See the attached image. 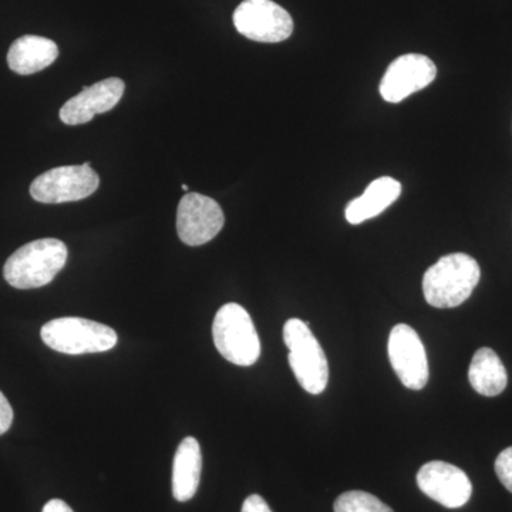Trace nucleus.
I'll list each match as a JSON object with an SVG mask.
<instances>
[{"label": "nucleus", "mask_w": 512, "mask_h": 512, "mask_svg": "<svg viewBox=\"0 0 512 512\" xmlns=\"http://www.w3.org/2000/svg\"><path fill=\"white\" fill-rule=\"evenodd\" d=\"M480 278V265L473 256L463 252L443 256L424 274V298L433 308H457L470 298Z\"/></svg>", "instance_id": "obj_1"}, {"label": "nucleus", "mask_w": 512, "mask_h": 512, "mask_svg": "<svg viewBox=\"0 0 512 512\" xmlns=\"http://www.w3.org/2000/svg\"><path fill=\"white\" fill-rule=\"evenodd\" d=\"M66 244L60 239L43 238L13 252L3 266V276L16 289H36L49 285L67 262Z\"/></svg>", "instance_id": "obj_2"}, {"label": "nucleus", "mask_w": 512, "mask_h": 512, "mask_svg": "<svg viewBox=\"0 0 512 512\" xmlns=\"http://www.w3.org/2000/svg\"><path fill=\"white\" fill-rule=\"evenodd\" d=\"M215 348L238 366H252L261 356V340L249 313L238 303H227L212 323Z\"/></svg>", "instance_id": "obj_3"}, {"label": "nucleus", "mask_w": 512, "mask_h": 512, "mask_svg": "<svg viewBox=\"0 0 512 512\" xmlns=\"http://www.w3.org/2000/svg\"><path fill=\"white\" fill-rule=\"evenodd\" d=\"M43 342L64 355L103 353L116 348V330L103 323L83 318H57L40 330Z\"/></svg>", "instance_id": "obj_4"}, {"label": "nucleus", "mask_w": 512, "mask_h": 512, "mask_svg": "<svg viewBox=\"0 0 512 512\" xmlns=\"http://www.w3.org/2000/svg\"><path fill=\"white\" fill-rule=\"evenodd\" d=\"M284 340L289 349V365L303 390L311 394L325 392L329 382L328 359L308 323L289 319L284 326Z\"/></svg>", "instance_id": "obj_5"}, {"label": "nucleus", "mask_w": 512, "mask_h": 512, "mask_svg": "<svg viewBox=\"0 0 512 512\" xmlns=\"http://www.w3.org/2000/svg\"><path fill=\"white\" fill-rule=\"evenodd\" d=\"M99 185V175L87 161L82 165L52 168L39 175L30 185V195L42 204H63L90 197Z\"/></svg>", "instance_id": "obj_6"}, {"label": "nucleus", "mask_w": 512, "mask_h": 512, "mask_svg": "<svg viewBox=\"0 0 512 512\" xmlns=\"http://www.w3.org/2000/svg\"><path fill=\"white\" fill-rule=\"evenodd\" d=\"M234 25L242 36L261 43H279L293 32L291 15L272 0H244L235 9Z\"/></svg>", "instance_id": "obj_7"}, {"label": "nucleus", "mask_w": 512, "mask_h": 512, "mask_svg": "<svg viewBox=\"0 0 512 512\" xmlns=\"http://www.w3.org/2000/svg\"><path fill=\"white\" fill-rule=\"evenodd\" d=\"M224 222L220 204L207 195L188 192L178 204V237L190 247H200L212 241L220 234Z\"/></svg>", "instance_id": "obj_8"}, {"label": "nucleus", "mask_w": 512, "mask_h": 512, "mask_svg": "<svg viewBox=\"0 0 512 512\" xmlns=\"http://www.w3.org/2000/svg\"><path fill=\"white\" fill-rule=\"evenodd\" d=\"M390 365L404 387L421 390L429 382L426 349L416 330L409 325L394 326L387 343Z\"/></svg>", "instance_id": "obj_9"}, {"label": "nucleus", "mask_w": 512, "mask_h": 512, "mask_svg": "<svg viewBox=\"0 0 512 512\" xmlns=\"http://www.w3.org/2000/svg\"><path fill=\"white\" fill-rule=\"evenodd\" d=\"M437 67L424 55L410 53L397 57L384 73L380 94L389 103H400L434 82Z\"/></svg>", "instance_id": "obj_10"}, {"label": "nucleus", "mask_w": 512, "mask_h": 512, "mask_svg": "<svg viewBox=\"0 0 512 512\" xmlns=\"http://www.w3.org/2000/svg\"><path fill=\"white\" fill-rule=\"evenodd\" d=\"M417 485L421 493L451 510L466 505L473 494V485L467 474L444 461L424 464L417 474Z\"/></svg>", "instance_id": "obj_11"}, {"label": "nucleus", "mask_w": 512, "mask_h": 512, "mask_svg": "<svg viewBox=\"0 0 512 512\" xmlns=\"http://www.w3.org/2000/svg\"><path fill=\"white\" fill-rule=\"evenodd\" d=\"M126 84L119 77H109L67 100L60 110V120L67 126H79L93 120L96 114L107 113L119 104Z\"/></svg>", "instance_id": "obj_12"}, {"label": "nucleus", "mask_w": 512, "mask_h": 512, "mask_svg": "<svg viewBox=\"0 0 512 512\" xmlns=\"http://www.w3.org/2000/svg\"><path fill=\"white\" fill-rule=\"evenodd\" d=\"M59 56V47L53 40L46 37L26 35L19 37L12 43L8 53L10 70L29 76L42 72L50 64L56 62Z\"/></svg>", "instance_id": "obj_13"}, {"label": "nucleus", "mask_w": 512, "mask_h": 512, "mask_svg": "<svg viewBox=\"0 0 512 512\" xmlns=\"http://www.w3.org/2000/svg\"><path fill=\"white\" fill-rule=\"evenodd\" d=\"M402 194V184L392 177H380L372 181L365 192L350 201L345 215L349 224L359 225L372 220L390 207Z\"/></svg>", "instance_id": "obj_14"}, {"label": "nucleus", "mask_w": 512, "mask_h": 512, "mask_svg": "<svg viewBox=\"0 0 512 512\" xmlns=\"http://www.w3.org/2000/svg\"><path fill=\"white\" fill-rule=\"evenodd\" d=\"M202 471L201 446L194 437H185L177 448L173 464V495L187 503L197 494Z\"/></svg>", "instance_id": "obj_15"}, {"label": "nucleus", "mask_w": 512, "mask_h": 512, "mask_svg": "<svg viewBox=\"0 0 512 512\" xmlns=\"http://www.w3.org/2000/svg\"><path fill=\"white\" fill-rule=\"evenodd\" d=\"M468 380L481 396L495 397L507 387V370L493 349L481 348L471 360Z\"/></svg>", "instance_id": "obj_16"}, {"label": "nucleus", "mask_w": 512, "mask_h": 512, "mask_svg": "<svg viewBox=\"0 0 512 512\" xmlns=\"http://www.w3.org/2000/svg\"><path fill=\"white\" fill-rule=\"evenodd\" d=\"M333 510L335 512H393L389 505L365 491H348L340 495L333 505Z\"/></svg>", "instance_id": "obj_17"}, {"label": "nucleus", "mask_w": 512, "mask_h": 512, "mask_svg": "<svg viewBox=\"0 0 512 512\" xmlns=\"http://www.w3.org/2000/svg\"><path fill=\"white\" fill-rule=\"evenodd\" d=\"M495 473L501 484L512 493V447L505 448L495 460Z\"/></svg>", "instance_id": "obj_18"}, {"label": "nucleus", "mask_w": 512, "mask_h": 512, "mask_svg": "<svg viewBox=\"0 0 512 512\" xmlns=\"http://www.w3.org/2000/svg\"><path fill=\"white\" fill-rule=\"evenodd\" d=\"M13 409L5 394L0 392V436L12 427Z\"/></svg>", "instance_id": "obj_19"}, {"label": "nucleus", "mask_w": 512, "mask_h": 512, "mask_svg": "<svg viewBox=\"0 0 512 512\" xmlns=\"http://www.w3.org/2000/svg\"><path fill=\"white\" fill-rule=\"evenodd\" d=\"M241 512H272L269 505L266 504L264 498L261 495H249L247 500L244 501V505H242Z\"/></svg>", "instance_id": "obj_20"}, {"label": "nucleus", "mask_w": 512, "mask_h": 512, "mask_svg": "<svg viewBox=\"0 0 512 512\" xmlns=\"http://www.w3.org/2000/svg\"><path fill=\"white\" fill-rule=\"evenodd\" d=\"M42 512H74L69 504L64 503L63 500H50L49 503L43 507Z\"/></svg>", "instance_id": "obj_21"}, {"label": "nucleus", "mask_w": 512, "mask_h": 512, "mask_svg": "<svg viewBox=\"0 0 512 512\" xmlns=\"http://www.w3.org/2000/svg\"><path fill=\"white\" fill-rule=\"evenodd\" d=\"M183 190H184V191H188V185H185V184H184V185H183Z\"/></svg>", "instance_id": "obj_22"}]
</instances>
